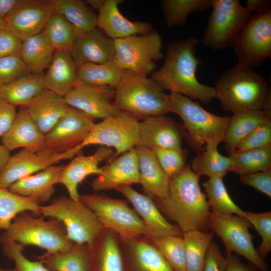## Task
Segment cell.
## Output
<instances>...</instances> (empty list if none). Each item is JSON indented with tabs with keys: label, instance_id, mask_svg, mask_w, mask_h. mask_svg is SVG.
<instances>
[{
	"label": "cell",
	"instance_id": "cell-8",
	"mask_svg": "<svg viewBox=\"0 0 271 271\" xmlns=\"http://www.w3.org/2000/svg\"><path fill=\"white\" fill-rule=\"evenodd\" d=\"M211 8L202 43L214 50L232 47L252 15L238 0H212Z\"/></svg>",
	"mask_w": 271,
	"mask_h": 271
},
{
	"label": "cell",
	"instance_id": "cell-18",
	"mask_svg": "<svg viewBox=\"0 0 271 271\" xmlns=\"http://www.w3.org/2000/svg\"><path fill=\"white\" fill-rule=\"evenodd\" d=\"M185 134L183 125L173 118L165 115L150 116L139 121L137 145L150 149L180 148Z\"/></svg>",
	"mask_w": 271,
	"mask_h": 271
},
{
	"label": "cell",
	"instance_id": "cell-45",
	"mask_svg": "<svg viewBox=\"0 0 271 271\" xmlns=\"http://www.w3.org/2000/svg\"><path fill=\"white\" fill-rule=\"evenodd\" d=\"M154 153L161 167L169 178L179 174L187 166V149L180 148H154Z\"/></svg>",
	"mask_w": 271,
	"mask_h": 271
},
{
	"label": "cell",
	"instance_id": "cell-13",
	"mask_svg": "<svg viewBox=\"0 0 271 271\" xmlns=\"http://www.w3.org/2000/svg\"><path fill=\"white\" fill-rule=\"evenodd\" d=\"M232 48L241 67L252 69L270 58L271 11L251 15Z\"/></svg>",
	"mask_w": 271,
	"mask_h": 271
},
{
	"label": "cell",
	"instance_id": "cell-50",
	"mask_svg": "<svg viewBox=\"0 0 271 271\" xmlns=\"http://www.w3.org/2000/svg\"><path fill=\"white\" fill-rule=\"evenodd\" d=\"M239 181L271 197V170L240 175Z\"/></svg>",
	"mask_w": 271,
	"mask_h": 271
},
{
	"label": "cell",
	"instance_id": "cell-37",
	"mask_svg": "<svg viewBox=\"0 0 271 271\" xmlns=\"http://www.w3.org/2000/svg\"><path fill=\"white\" fill-rule=\"evenodd\" d=\"M230 172L239 176L271 170V144L254 149L236 151L229 156Z\"/></svg>",
	"mask_w": 271,
	"mask_h": 271
},
{
	"label": "cell",
	"instance_id": "cell-41",
	"mask_svg": "<svg viewBox=\"0 0 271 271\" xmlns=\"http://www.w3.org/2000/svg\"><path fill=\"white\" fill-rule=\"evenodd\" d=\"M42 32L55 51H69L80 36L75 28L56 11L49 19Z\"/></svg>",
	"mask_w": 271,
	"mask_h": 271
},
{
	"label": "cell",
	"instance_id": "cell-42",
	"mask_svg": "<svg viewBox=\"0 0 271 271\" xmlns=\"http://www.w3.org/2000/svg\"><path fill=\"white\" fill-rule=\"evenodd\" d=\"M211 211L224 214L244 217L245 211L236 204L230 197L221 177H212L203 183Z\"/></svg>",
	"mask_w": 271,
	"mask_h": 271
},
{
	"label": "cell",
	"instance_id": "cell-44",
	"mask_svg": "<svg viewBox=\"0 0 271 271\" xmlns=\"http://www.w3.org/2000/svg\"><path fill=\"white\" fill-rule=\"evenodd\" d=\"M161 254L174 271H186L185 246L183 237L144 236Z\"/></svg>",
	"mask_w": 271,
	"mask_h": 271
},
{
	"label": "cell",
	"instance_id": "cell-59",
	"mask_svg": "<svg viewBox=\"0 0 271 271\" xmlns=\"http://www.w3.org/2000/svg\"><path fill=\"white\" fill-rule=\"evenodd\" d=\"M6 28L5 22L4 20L0 19V30Z\"/></svg>",
	"mask_w": 271,
	"mask_h": 271
},
{
	"label": "cell",
	"instance_id": "cell-38",
	"mask_svg": "<svg viewBox=\"0 0 271 271\" xmlns=\"http://www.w3.org/2000/svg\"><path fill=\"white\" fill-rule=\"evenodd\" d=\"M115 60L96 64L85 63L77 69L78 82L86 84L116 87L123 71Z\"/></svg>",
	"mask_w": 271,
	"mask_h": 271
},
{
	"label": "cell",
	"instance_id": "cell-46",
	"mask_svg": "<svg viewBox=\"0 0 271 271\" xmlns=\"http://www.w3.org/2000/svg\"><path fill=\"white\" fill-rule=\"evenodd\" d=\"M245 217L256 230L261 238L257 251L265 260L271 250V212H245Z\"/></svg>",
	"mask_w": 271,
	"mask_h": 271
},
{
	"label": "cell",
	"instance_id": "cell-49",
	"mask_svg": "<svg viewBox=\"0 0 271 271\" xmlns=\"http://www.w3.org/2000/svg\"><path fill=\"white\" fill-rule=\"evenodd\" d=\"M31 73L20 56L0 58V85Z\"/></svg>",
	"mask_w": 271,
	"mask_h": 271
},
{
	"label": "cell",
	"instance_id": "cell-43",
	"mask_svg": "<svg viewBox=\"0 0 271 271\" xmlns=\"http://www.w3.org/2000/svg\"><path fill=\"white\" fill-rule=\"evenodd\" d=\"M160 3L165 21L171 28L184 25L191 13L211 8L212 0H162Z\"/></svg>",
	"mask_w": 271,
	"mask_h": 271
},
{
	"label": "cell",
	"instance_id": "cell-56",
	"mask_svg": "<svg viewBox=\"0 0 271 271\" xmlns=\"http://www.w3.org/2000/svg\"><path fill=\"white\" fill-rule=\"evenodd\" d=\"M18 0H0V19L4 20L16 5Z\"/></svg>",
	"mask_w": 271,
	"mask_h": 271
},
{
	"label": "cell",
	"instance_id": "cell-54",
	"mask_svg": "<svg viewBox=\"0 0 271 271\" xmlns=\"http://www.w3.org/2000/svg\"><path fill=\"white\" fill-rule=\"evenodd\" d=\"M224 255L226 260V271H252L232 253L225 252Z\"/></svg>",
	"mask_w": 271,
	"mask_h": 271
},
{
	"label": "cell",
	"instance_id": "cell-20",
	"mask_svg": "<svg viewBox=\"0 0 271 271\" xmlns=\"http://www.w3.org/2000/svg\"><path fill=\"white\" fill-rule=\"evenodd\" d=\"M123 195L133 206V209L146 226V236H177L183 233L176 225L170 223L161 213L153 198L139 193L131 186H121L115 189Z\"/></svg>",
	"mask_w": 271,
	"mask_h": 271
},
{
	"label": "cell",
	"instance_id": "cell-32",
	"mask_svg": "<svg viewBox=\"0 0 271 271\" xmlns=\"http://www.w3.org/2000/svg\"><path fill=\"white\" fill-rule=\"evenodd\" d=\"M271 115L262 110L232 113L229 117L223 139L224 149L229 156L236 151L238 144Z\"/></svg>",
	"mask_w": 271,
	"mask_h": 271
},
{
	"label": "cell",
	"instance_id": "cell-21",
	"mask_svg": "<svg viewBox=\"0 0 271 271\" xmlns=\"http://www.w3.org/2000/svg\"><path fill=\"white\" fill-rule=\"evenodd\" d=\"M91 183L94 191L116 189L123 185L139 183L138 160L134 148L120 155L104 166Z\"/></svg>",
	"mask_w": 271,
	"mask_h": 271
},
{
	"label": "cell",
	"instance_id": "cell-25",
	"mask_svg": "<svg viewBox=\"0 0 271 271\" xmlns=\"http://www.w3.org/2000/svg\"><path fill=\"white\" fill-rule=\"evenodd\" d=\"M88 271H125L118 235L104 228L88 245Z\"/></svg>",
	"mask_w": 271,
	"mask_h": 271
},
{
	"label": "cell",
	"instance_id": "cell-6",
	"mask_svg": "<svg viewBox=\"0 0 271 271\" xmlns=\"http://www.w3.org/2000/svg\"><path fill=\"white\" fill-rule=\"evenodd\" d=\"M36 217L27 211L17 215L10 227L0 236V242H16L24 246L35 245L46 252L64 251L70 249L74 242L68 239L63 223L59 220Z\"/></svg>",
	"mask_w": 271,
	"mask_h": 271
},
{
	"label": "cell",
	"instance_id": "cell-34",
	"mask_svg": "<svg viewBox=\"0 0 271 271\" xmlns=\"http://www.w3.org/2000/svg\"><path fill=\"white\" fill-rule=\"evenodd\" d=\"M54 52L41 32L23 42L20 56L31 73L38 74L49 67Z\"/></svg>",
	"mask_w": 271,
	"mask_h": 271
},
{
	"label": "cell",
	"instance_id": "cell-60",
	"mask_svg": "<svg viewBox=\"0 0 271 271\" xmlns=\"http://www.w3.org/2000/svg\"><path fill=\"white\" fill-rule=\"evenodd\" d=\"M0 271H16L15 268L11 269V268H3L0 267Z\"/></svg>",
	"mask_w": 271,
	"mask_h": 271
},
{
	"label": "cell",
	"instance_id": "cell-51",
	"mask_svg": "<svg viewBox=\"0 0 271 271\" xmlns=\"http://www.w3.org/2000/svg\"><path fill=\"white\" fill-rule=\"evenodd\" d=\"M202 271H226V258L214 241L208 248Z\"/></svg>",
	"mask_w": 271,
	"mask_h": 271
},
{
	"label": "cell",
	"instance_id": "cell-48",
	"mask_svg": "<svg viewBox=\"0 0 271 271\" xmlns=\"http://www.w3.org/2000/svg\"><path fill=\"white\" fill-rule=\"evenodd\" d=\"M271 144V119L256 127L237 145L236 151H242L259 148Z\"/></svg>",
	"mask_w": 271,
	"mask_h": 271
},
{
	"label": "cell",
	"instance_id": "cell-4",
	"mask_svg": "<svg viewBox=\"0 0 271 271\" xmlns=\"http://www.w3.org/2000/svg\"><path fill=\"white\" fill-rule=\"evenodd\" d=\"M113 105L141 120L170 112L169 95L157 82L128 70L115 87Z\"/></svg>",
	"mask_w": 271,
	"mask_h": 271
},
{
	"label": "cell",
	"instance_id": "cell-24",
	"mask_svg": "<svg viewBox=\"0 0 271 271\" xmlns=\"http://www.w3.org/2000/svg\"><path fill=\"white\" fill-rule=\"evenodd\" d=\"M122 2L121 0H106L97 16L98 29L113 40L145 34L153 30L150 23L132 21L124 17L118 8Z\"/></svg>",
	"mask_w": 271,
	"mask_h": 271
},
{
	"label": "cell",
	"instance_id": "cell-58",
	"mask_svg": "<svg viewBox=\"0 0 271 271\" xmlns=\"http://www.w3.org/2000/svg\"><path fill=\"white\" fill-rule=\"evenodd\" d=\"M106 0H86L85 3L94 10H100L104 5Z\"/></svg>",
	"mask_w": 271,
	"mask_h": 271
},
{
	"label": "cell",
	"instance_id": "cell-28",
	"mask_svg": "<svg viewBox=\"0 0 271 271\" xmlns=\"http://www.w3.org/2000/svg\"><path fill=\"white\" fill-rule=\"evenodd\" d=\"M24 107L44 135L52 129L69 107L64 97L46 89Z\"/></svg>",
	"mask_w": 271,
	"mask_h": 271
},
{
	"label": "cell",
	"instance_id": "cell-31",
	"mask_svg": "<svg viewBox=\"0 0 271 271\" xmlns=\"http://www.w3.org/2000/svg\"><path fill=\"white\" fill-rule=\"evenodd\" d=\"M45 89L43 73H30L0 85V100L24 106Z\"/></svg>",
	"mask_w": 271,
	"mask_h": 271
},
{
	"label": "cell",
	"instance_id": "cell-52",
	"mask_svg": "<svg viewBox=\"0 0 271 271\" xmlns=\"http://www.w3.org/2000/svg\"><path fill=\"white\" fill-rule=\"evenodd\" d=\"M23 42L7 29L0 30V58L20 56Z\"/></svg>",
	"mask_w": 271,
	"mask_h": 271
},
{
	"label": "cell",
	"instance_id": "cell-5",
	"mask_svg": "<svg viewBox=\"0 0 271 271\" xmlns=\"http://www.w3.org/2000/svg\"><path fill=\"white\" fill-rule=\"evenodd\" d=\"M170 112L178 115L186 130L185 139L197 154L208 143L223 141L229 117L214 114L200 104L184 95L169 94Z\"/></svg>",
	"mask_w": 271,
	"mask_h": 271
},
{
	"label": "cell",
	"instance_id": "cell-3",
	"mask_svg": "<svg viewBox=\"0 0 271 271\" xmlns=\"http://www.w3.org/2000/svg\"><path fill=\"white\" fill-rule=\"evenodd\" d=\"M214 87L222 109L232 113L262 110L270 94L262 75L237 64L222 73Z\"/></svg>",
	"mask_w": 271,
	"mask_h": 271
},
{
	"label": "cell",
	"instance_id": "cell-33",
	"mask_svg": "<svg viewBox=\"0 0 271 271\" xmlns=\"http://www.w3.org/2000/svg\"><path fill=\"white\" fill-rule=\"evenodd\" d=\"M51 271H88V245L74 243L69 250L46 252L37 257Z\"/></svg>",
	"mask_w": 271,
	"mask_h": 271
},
{
	"label": "cell",
	"instance_id": "cell-35",
	"mask_svg": "<svg viewBox=\"0 0 271 271\" xmlns=\"http://www.w3.org/2000/svg\"><path fill=\"white\" fill-rule=\"evenodd\" d=\"M217 146L213 143L206 144L204 149L192 159L190 166L194 173L200 177L204 175L223 178L230 172V158L220 154Z\"/></svg>",
	"mask_w": 271,
	"mask_h": 271
},
{
	"label": "cell",
	"instance_id": "cell-23",
	"mask_svg": "<svg viewBox=\"0 0 271 271\" xmlns=\"http://www.w3.org/2000/svg\"><path fill=\"white\" fill-rule=\"evenodd\" d=\"M114 153L113 149L100 146L92 155H77L68 165L64 166L59 184L65 186L70 198L79 200L78 185L89 175H99L101 173L100 167H99L100 163L109 159Z\"/></svg>",
	"mask_w": 271,
	"mask_h": 271
},
{
	"label": "cell",
	"instance_id": "cell-11",
	"mask_svg": "<svg viewBox=\"0 0 271 271\" xmlns=\"http://www.w3.org/2000/svg\"><path fill=\"white\" fill-rule=\"evenodd\" d=\"M208 228L222 241L225 252H235L249 261L260 271H269L268 264L254 246L250 224L244 217L224 214L210 210Z\"/></svg>",
	"mask_w": 271,
	"mask_h": 271
},
{
	"label": "cell",
	"instance_id": "cell-27",
	"mask_svg": "<svg viewBox=\"0 0 271 271\" xmlns=\"http://www.w3.org/2000/svg\"><path fill=\"white\" fill-rule=\"evenodd\" d=\"M137 153L139 184L146 195L153 199L164 198L169 193L170 179L159 164L154 153L149 148L137 145Z\"/></svg>",
	"mask_w": 271,
	"mask_h": 271
},
{
	"label": "cell",
	"instance_id": "cell-19",
	"mask_svg": "<svg viewBox=\"0 0 271 271\" xmlns=\"http://www.w3.org/2000/svg\"><path fill=\"white\" fill-rule=\"evenodd\" d=\"M118 239L125 271H174L144 236Z\"/></svg>",
	"mask_w": 271,
	"mask_h": 271
},
{
	"label": "cell",
	"instance_id": "cell-55",
	"mask_svg": "<svg viewBox=\"0 0 271 271\" xmlns=\"http://www.w3.org/2000/svg\"><path fill=\"white\" fill-rule=\"evenodd\" d=\"M246 10L250 14H262L270 11L271 1L269 0H247L246 1Z\"/></svg>",
	"mask_w": 271,
	"mask_h": 271
},
{
	"label": "cell",
	"instance_id": "cell-36",
	"mask_svg": "<svg viewBox=\"0 0 271 271\" xmlns=\"http://www.w3.org/2000/svg\"><path fill=\"white\" fill-rule=\"evenodd\" d=\"M40 204L35 199L20 196L9 189L0 187V231L8 229L14 218L24 211L41 215Z\"/></svg>",
	"mask_w": 271,
	"mask_h": 271
},
{
	"label": "cell",
	"instance_id": "cell-47",
	"mask_svg": "<svg viewBox=\"0 0 271 271\" xmlns=\"http://www.w3.org/2000/svg\"><path fill=\"white\" fill-rule=\"evenodd\" d=\"M24 246L12 241L3 244L4 255L15 263L16 271H51L39 260L32 261L23 254Z\"/></svg>",
	"mask_w": 271,
	"mask_h": 271
},
{
	"label": "cell",
	"instance_id": "cell-40",
	"mask_svg": "<svg viewBox=\"0 0 271 271\" xmlns=\"http://www.w3.org/2000/svg\"><path fill=\"white\" fill-rule=\"evenodd\" d=\"M214 235L212 231L198 230L183 233L186 271H202L208 248Z\"/></svg>",
	"mask_w": 271,
	"mask_h": 271
},
{
	"label": "cell",
	"instance_id": "cell-1",
	"mask_svg": "<svg viewBox=\"0 0 271 271\" xmlns=\"http://www.w3.org/2000/svg\"><path fill=\"white\" fill-rule=\"evenodd\" d=\"M200 42L190 37L171 43L163 65L152 74L151 78L164 90L206 104L216 98V94L214 87L202 84L197 78V69L201 61L195 53Z\"/></svg>",
	"mask_w": 271,
	"mask_h": 271
},
{
	"label": "cell",
	"instance_id": "cell-30",
	"mask_svg": "<svg viewBox=\"0 0 271 271\" xmlns=\"http://www.w3.org/2000/svg\"><path fill=\"white\" fill-rule=\"evenodd\" d=\"M44 74L46 89L64 97L78 82L77 69L69 51H55L53 59Z\"/></svg>",
	"mask_w": 271,
	"mask_h": 271
},
{
	"label": "cell",
	"instance_id": "cell-9",
	"mask_svg": "<svg viewBox=\"0 0 271 271\" xmlns=\"http://www.w3.org/2000/svg\"><path fill=\"white\" fill-rule=\"evenodd\" d=\"M79 200L94 213L104 228L119 237L148 235L146 226L135 210L129 206L127 200L96 193L80 195Z\"/></svg>",
	"mask_w": 271,
	"mask_h": 271
},
{
	"label": "cell",
	"instance_id": "cell-39",
	"mask_svg": "<svg viewBox=\"0 0 271 271\" xmlns=\"http://www.w3.org/2000/svg\"><path fill=\"white\" fill-rule=\"evenodd\" d=\"M55 11L62 15L80 35L97 27V16L81 0H55Z\"/></svg>",
	"mask_w": 271,
	"mask_h": 271
},
{
	"label": "cell",
	"instance_id": "cell-10",
	"mask_svg": "<svg viewBox=\"0 0 271 271\" xmlns=\"http://www.w3.org/2000/svg\"><path fill=\"white\" fill-rule=\"evenodd\" d=\"M114 40V60L123 70L148 76L163 57L162 38L156 30Z\"/></svg>",
	"mask_w": 271,
	"mask_h": 271
},
{
	"label": "cell",
	"instance_id": "cell-15",
	"mask_svg": "<svg viewBox=\"0 0 271 271\" xmlns=\"http://www.w3.org/2000/svg\"><path fill=\"white\" fill-rule=\"evenodd\" d=\"M55 12V0H18L4 19L6 29L23 42L41 33Z\"/></svg>",
	"mask_w": 271,
	"mask_h": 271
},
{
	"label": "cell",
	"instance_id": "cell-26",
	"mask_svg": "<svg viewBox=\"0 0 271 271\" xmlns=\"http://www.w3.org/2000/svg\"><path fill=\"white\" fill-rule=\"evenodd\" d=\"M2 143L10 152L22 148L39 153L44 148L45 135L38 127L25 107L21 106L11 128L2 138Z\"/></svg>",
	"mask_w": 271,
	"mask_h": 271
},
{
	"label": "cell",
	"instance_id": "cell-2",
	"mask_svg": "<svg viewBox=\"0 0 271 271\" xmlns=\"http://www.w3.org/2000/svg\"><path fill=\"white\" fill-rule=\"evenodd\" d=\"M200 176L187 164L170 179L169 193L164 198H154L161 213L177 224L183 233L193 230H207L210 212L206 195L202 192Z\"/></svg>",
	"mask_w": 271,
	"mask_h": 271
},
{
	"label": "cell",
	"instance_id": "cell-17",
	"mask_svg": "<svg viewBox=\"0 0 271 271\" xmlns=\"http://www.w3.org/2000/svg\"><path fill=\"white\" fill-rule=\"evenodd\" d=\"M114 97V88L78 82L64 98L69 106L103 119L121 111L113 105Z\"/></svg>",
	"mask_w": 271,
	"mask_h": 271
},
{
	"label": "cell",
	"instance_id": "cell-7",
	"mask_svg": "<svg viewBox=\"0 0 271 271\" xmlns=\"http://www.w3.org/2000/svg\"><path fill=\"white\" fill-rule=\"evenodd\" d=\"M42 216L60 220L67 237L78 244L92 243L104 227L94 213L80 200L60 196L47 205H41Z\"/></svg>",
	"mask_w": 271,
	"mask_h": 271
},
{
	"label": "cell",
	"instance_id": "cell-22",
	"mask_svg": "<svg viewBox=\"0 0 271 271\" xmlns=\"http://www.w3.org/2000/svg\"><path fill=\"white\" fill-rule=\"evenodd\" d=\"M69 52L77 68L85 63L108 62L115 59L114 40L96 27L80 35Z\"/></svg>",
	"mask_w": 271,
	"mask_h": 271
},
{
	"label": "cell",
	"instance_id": "cell-53",
	"mask_svg": "<svg viewBox=\"0 0 271 271\" xmlns=\"http://www.w3.org/2000/svg\"><path fill=\"white\" fill-rule=\"evenodd\" d=\"M17 114L16 106L0 100V138L10 129Z\"/></svg>",
	"mask_w": 271,
	"mask_h": 271
},
{
	"label": "cell",
	"instance_id": "cell-16",
	"mask_svg": "<svg viewBox=\"0 0 271 271\" xmlns=\"http://www.w3.org/2000/svg\"><path fill=\"white\" fill-rule=\"evenodd\" d=\"M84 148L80 144L66 152L58 154L35 153L22 149L10 156L0 172V187L9 188L17 181L40 172L64 160L79 154Z\"/></svg>",
	"mask_w": 271,
	"mask_h": 271
},
{
	"label": "cell",
	"instance_id": "cell-57",
	"mask_svg": "<svg viewBox=\"0 0 271 271\" xmlns=\"http://www.w3.org/2000/svg\"><path fill=\"white\" fill-rule=\"evenodd\" d=\"M10 156V152L0 144V172L4 168Z\"/></svg>",
	"mask_w": 271,
	"mask_h": 271
},
{
	"label": "cell",
	"instance_id": "cell-29",
	"mask_svg": "<svg viewBox=\"0 0 271 271\" xmlns=\"http://www.w3.org/2000/svg\"><path fill=\"white\" fill-rule=\"evenodd\" d=\"M64 165H53L13 183L9 189L22 196L35 199L40 204L48 202L55 193Z\"/></svg>",
	"mask_w": 271,
	"mask_h": 271
},
{
	"label": "cell",
	"instance_id": "cell-14",
	"mask_svg": "<svg viewBox=\"0 0 271 271\" xmlns=\"http://www.w3.org/2000/svg\"><path fill=\"white\" fill-rule=\"evenodd\" d=\"M95 123L93 118L69 106L65 114L45 135L44 148L39 153L58 154L75 148L82 143Z\"/></svg>",
	"mask_w": 271,
	"mask_h": 271
},
{
	"label": "cell",
	"instance_id": "cell-12",
	"mask_svg": "<svg viewBox=\"0 0 271 271\" xmlns=\"http://www.w3.org/2000/svg\"><path fill=\"white\" fill-rule=\"evenodd\" d=\"M139 119L130 113L120 111L105 118L94 125L81 145H98L114 150L109 162L120 155L134 148L138 143Z\"/></svg>",
	"mask_w": 271,
	"mask_h": 271
}]
</instances>
